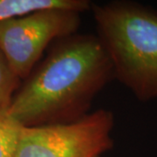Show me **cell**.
Segmentation results:
<instances>
[{
  "instance_id": "5",
  "label": "cell",
  "mask_w": 157,
  "mask_h": 157,
  "mask_svg": "<svg viewBox=\"0 0 157 157\" xmlns=\"http://www.w3.org/2000/svg\"><path fill=\"white\" fill-rule=\"evenodd\" d=\"M91 6L88 0H0V22L49 8L69 9L82 13L90 11Z\"/></svg>"
},
{
  "instance_id": "1",
  "label": "cell",
  "mask_w": 157,
  "mask_h": 157,
  "mask_svg": "<svg viewBox=\"0 0 157 157\" xmlns=\"http://www.w3.org/2000/svg\"><path fill=\"white\" fill-rule=\"evenodd\" d=\"M113 78L98 36L73 34L55 41L19 86L8 113L24 127L72 122L88 113Z\"/></svg>"
},
{
  "instance_id": "7",
  "label": "cell",
  "mask_w": 157,
  "mask_h": 157,
  "mask_svg": "<svg viewBox=\"0 0 157 157\" xmlns=\"http://www.w3.org/2000/svg\"><path fill=\"white\" fill-rule=\"evenodd\" d=\"M20 80L0 52V111L9 109L13 97L20 86Z\"/></svg>"
},
{
  "instance_id": "3",
  "label": "cell",
  "mask_w": 157,
  "mask_h": 157,
  "mask_svg": "<svg viewBox=\"0 0 157 157\" xmlns=\"http://www.w3.org/2000/svg\"><path fill=\"white\" fill-rule=\"evenodd\" d=\"M113 126L101 108L72 122L23 127L15 157H101L113 146Z\"/></svg>"
},
{
  "instance_id": "2",
  "label": "cell",
  "mask_w": 157,
  "mask_h": 157,
  "mask_svg": "<svg viewBox=\"0 0 157 157\" xmlns=\"http://www.w3.org/2000/svg\"><path fill=\"white\" fill-rule=\"evenodd\" d=\"M116 78L141 101L157 98V11L128 1L92 3Z\"/></svg>"
},
{
  "instance_id": "6",
  "label": "cell",
  "mask_w": 157,
  "mask_h": 157,
  "mask_svg": "<svg viewBox=\"0 0 157 157\" xmlns=\"http://www.w3.org/2000/svg\"><path fill=\"white\" fill-rule=\"evenodd\" d=\"M23 127L8 110L0 111V157H15Z\"/></svg>"
},
{
  "instance_id": "4",
  "label": "cell",
  "mask_w": 157,
  "mask_h": 157,
  "mask_svg": "<svg viewBox=\"0 0 157 157\" xmlns=\"http://www.w3.org/2000/svg\"><path fill=\"white\" fill-rule=\"evenodd\" d=\"M80 14L49 8L0 22V52L12 72L20 79L27 78L52 41L76 33Z\"/></svg>"
}]
</instances>
